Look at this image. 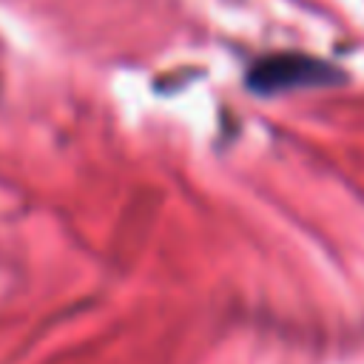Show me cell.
Masks as SVG:
<instances>
[{"instance_id": "1", "label": "cell", "mask_w": 364, "mask_h": 364, "mask_svg": "<svg viewBox=\"0 0 364 364\" xmlns=\"http://www.w3.org/2000/svg\"><path fill=\"white\" fill-rule=\"evenodd\" d=\"M245 82L253 94L259 97H279L301 88H330V85H344L347 71L338 68L336 63L313 54H299V51H279L259 57L247 74Z\"/></svg>"}]
</instances>
